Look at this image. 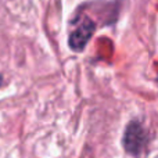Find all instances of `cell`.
Returning a JSON list of instances; mask_svg holds the SVG:
<instances>
[{"mask_svg": "<svg viewBox=\"0 0 158 158\" xmlns=\"http://www.w3.org/2000/svg\"><path fill=\"white\" fill-rule=\"evenodd\" d=\"M2 82H3V77L0 75V85H2Z\"/></svg>", "mask_w": 158, "mask_h": 158, "instance_id": "cell-3", "label": "cell"}, {"mask_svg": "<svg viewBox=\"0 0 158 158\" xmlns=\"http://www.w3.org/2000/svg\"><path fill=\"white\" fill-rule=\"evenodd\" d=\"M147 142V133L139 122L133 121L126 126L123 133V147L132 156H139Z\"/></svg>", "mask_w": 158, "mask_h": 158, "instance_id": "cell-1", "label": "cell"}, {"mask_svg": "<svg viewBox=\"0 0 158 158\" xmlns=\"http://www.w3.org/2000/svg\"><path fill=\"white\" fill-rule=\"evenodd\" d=\"M93 32H94V24H93V21H90L89 18L85 17L81 24L77 27V29L69 36V46L77 52L83 50L89 39L92 38Z\"/></svg>", "mask_w": 158, "mask_h": 158, "instance_id": "cell-2", "label": "cell"}]
</instances>
